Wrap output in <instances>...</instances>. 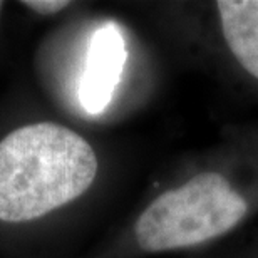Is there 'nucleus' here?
Segmentation results:
<instances>
[{
    "label": "nucleus",
    "mask_w": 258,
    "mask_h": 258,
    "mask_svg": "<svg viewBox=\"0 0 258 258\" xmlns=\"http://www.w3.org/2000/svg\"><path fill=\"white\" fill-rule=\"evenodd\" d=\"M97 174L94 149L72 129L39 122L0 141V220L22 223L86 193Z\"/></svg>",
    "instance_id": "nucleus-1"
},
{
    "label": "nucleus",
    "mask_w": 258,
    "mask_h": 258,
    "mask_svg": "<svg viewBox=\"0 0 258 258\" xmlns=\"http://www.w3.org/2000/svg\"><path fill=\"white\" fill-rule=\"evenodd\" d=\"M246 213V201L223 174L200 173L159 195L136 221L144 251L188 248L233 230Z\"/></svg>",
    "instance_id": "nucleus-2"
},
{
    "label": "nucleus",
    "mask_w": 258,
    "mask_h": 258,
    "mask_svg": "<svg viewBox=\"0 0 258 258\" xmlns=\"http://www.w3.org/2000/svg\"><path fill=\"white\" fill-rule=\"evenodd\" d=\"M126 59V40L116 22H106L92 32L79 82V102L87 114L99 116L111 104Z\"/></svg>",
    "instance_id": "nucleus-3"
},
{
    "label": "nucleus",
    "mask_w": 258,
    "mask_h": 258,
    "mask_svg": "<svg viewBox=\"0 0 258 258\" xmlns=\"http://www.w3.org/2000/svg\"><path fill=\"white\" fill-rule=\"evenodd\" d=\"M216 9L231 54L258 79V0H218Z\"/></svg>",
    "instance_id": "nucleus-4"
},
{
    "label": "nucleus",
    "mask_w": 258,
    "mask_h": 258,
    "mask_svg": "<svg viewBox=\"0 0 258 258\" xmlns=\"http://www.w3.org/2000/svg\"><path fill=\"white\" fill-rule=\"evenodd\" d=\"M22 4L27 9L34 10V12H37V14H42V15L57 14L71 5V2H66V0H27V2H22Z\"/></svg>",
    "instance_id": "nucleus-5"
},
{
    "label": "nucleus",
    "mask_w": 258,
    "mask_h": 258,
    "mask_svg": "<svg viewBox=\"0 0 258 258\" xmlns=\"http://www.w3.org/2000/svg\"><path fill=\"white\" fill-rule=\"evenodd\" d=\"M0 9H2V2H0Z\"/></svg>",
    "instance_id": "nucleus-6"
}]
</instances>
